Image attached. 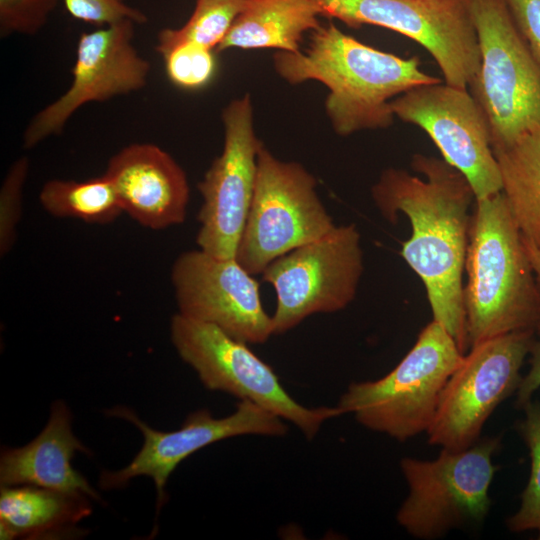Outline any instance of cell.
Instances as JSON below:
<instances>
[{
    "label": "cell",
    "instance_id": "d6986e66",
    "mask_svg": "<svg viewBox=\"0 0 540 540\" xmlns=\"http://www.w3.org/2000/svg\"><path fill=\"white\" fill-rule=\"evenodd\" d=\"M89 497L34 485L1 486V539L68 534L92 512Z\"/></svg>",
    "mask_w": 540,
    "mask_h": 540
},
{
    "label": "cell",
    "instance_id": "7c38bea8",
    "mask_svg": "<svg viewBox=\"0 0 540 540\" xmlns=\"http://www.w3.org/2000/svg\"><path fill=\"white\" fill-rule=\"evenodd\" d=\"M395 115L422 129L442 158L461 172L476 199L501 192L487 118L468 88L447 83L414 87L390 102Z\"/></svg>",
    "mask_w": 540,
    "mask_h": 540
},
{
    "label": "cell",
    "instance_id": "f546056e",
    "mask_svg": "<svg viewBox=\"0 0 540 540\" xmlns=\"http://www.w3.org/2000/svg\"><path fill=\"white\" fill-rule=\"evenodd\" d=\"M530 368L516 391V407L523 409L534 393L540 388V323L535 328V336L530 349Z\"/></svg>",
    "mask_w": 540,
    "mask_h": 540
},
{
    "label": "cell",
    "instance_id": "9a60e30c",
    "mask_svg": "<svg viewBox=\"0 0 540 540\" xmlns=\"http://www.w3.org/2000/svg\"><path fill=\"white\" fill-rule=\"evenodd\" d=\"M135 24L124 20L80 35L71 85L31 119L23 133L25 149L60 134L83 105L108 101L146 86L151 64L133 44Z\"/></svg>",
    "mask_w": 540,
    "mask_h": 540
},
{
    "label": "cell",
    "instance_id": "d4e9b609",
    "mask_svg": "<svg viewBox=\"0 0 540 540\" xmlns=\"http://www.w3.org/2000/svg\"><path fill=\"white\" fill-rule=\"evenodd\" d=\"M214 52L194 43L173 46L161 54L168 79L186 90L205 87L215 75Z\"/></svg>",
    "mask_w": 540,
    "mask_h": 540
},
{
    "label": "cell",
    "instance_id": "603a6c76",
    "mask_svg": "<svg viewBox=\"0 0 540 540\" xmlns=\"http://www.w3.org/2000/svg\"><path fill=\"white\" fill-rule=\"evenodd\" d=\"M244 5L245 0H197L182 27L159 32L156 51L161 55L173 46L194 43L216 52Z\"/></svg>",
    "mask_w": 540,
    "mask_h": 540
},
{
    "label": "cell",
    "instance_id": "4316f807",
    "mask_svg": "<svg viewBox=\"0 0 540 540\" xmlns=\"http://www.w3.org/2000/svg\"><path fill=\"white\" fill-rule=\"evenodd\" d=\"M57 0H0V36L34 35L46 24Z\"/></svg>",
    "mask_w": 540,
    "mask_h": 540
},
{
    "label": "cell",
    "instance_id": "44dd1931",
    "mask_svg": "<svg viewBox=\"0 0 540 540\" xmlns=\"http://www.w3.org/2000/svg\"><path fill=\"white\" fill-rule=\"evenodd\" d=\"M504 194L523 238L540 249V126L493 151Z\"/></svg>",
    "mask_w": 540,
    "mask_h": 540
},
{
    "label": "cell",
    "instance_id": "8992f818",
    "mask_svg": "<svg viewBox=\"0 0 540 540\" xmlns=\"http://www.w3.org/2000/svg\"><path fill=\"white\" fill-rule=\"evenodd\" d=\"M499 448L500 438L486 437L466 449H441L433 460L402 458L408 495L398 524L413 537L430 540L482 523L491 507L489 488L497 471L492 458Z\"/></svg>",
    "mask_w": 540,
    "mask_h": 540
},
{
    "label": "cell",
    "instance_id": "e0dca14e",
    "mask_svg": "<svg viewBox=\"0 0 540 540\" xmlns=\"http://www.w3.org/2000/svg\"><path fill=\"white\" fill-rule=\"evenodd\" d=\"M104 175L123 212L140 225L161 230L184 222L190 199L186 173L159 146L133 143L113 155Z\"/></svg>",
    "mask_w": 540,
    "mask_h": 540
},
{
    "label": "cell",
    "instance_id": "cb8c5ba5",
    "mask_svg": "<svg viewBox=\"0 0 540 540\" xmlns=\"http://www.w3.org/2000/svg\"><path fill=\"white\" fill-rule=\"evenodd\" d=\"M522 410L525 417L518 431L528 447L531 469L520 507L506 523L512 532L536 531L540 540V401L531 400Z\"/></svg>",
    "mask_w": 540,
    "mask_h": 540
},
{
    "label": "cell",
    "instance_id": "4dcf8cb0",
    "mask_svg": "<svg viewBox=\"0 0 540 540\" xmlns=\"http://www.w3.org/2000/svg\"><path fill=\"white\" fill-rule=\"evenodd\" d=\"M524 241L540 292V249L525 239Z\"/></svg>",
    "mask_w": 540,
    "mask_h": 540
},
{
    "label": "cell",
    "instance_id": "277c9868",
    "mask_svg": "<svg viewBox=\"0 0 540 540\" xmlns=\"http://www.w3.org/2000/svg\"><path fill=\"white\" fill-rule=\"evenodd\" d=\"M464 355L448 331L432 320L392 371L374 381L351 383L337 407L369 430L406 441L428 431L443 389Z\"/></svg>",
    "mask_w": 540,
    "mask_h": 540
},
{
    "label": "cell",
    "instance_id": "2e32d148",
    "mask_svg": "<svg viewBox=\"0 0 540 540\" xmlns=\"http://www.w3.org/2000/svg\"><path fill=\"white\" fill-rule=\"evenodd\" d=\"M171 281L180 314L213 324L247 344L265 343L274 334L260 285L236 258L186 251L174 261Z\"/></svg>",
    "mask_w": 540,
    "mask_h": 540
},
{
    "label": "cell",
    "instance_id": "30bf717a",
    "mask_svg": "<svg viewBox=\"0 0 540 540\" xmlns=\"http://www.w3.org/2000/svg\"><path fill=\"white\" fill-rule=\"evenodd\" d=\"M534 336L535 329L519 330L469 348L443 389L426 432L429 444L456 451L480 439L491 414L516 393Z\"/></svg>",
    "mask_w": 540,
    "mask_h": 540
},
{
    "label": "cell",
    "instance_id": "484cf974",
    "mask_svg": "<svg viewBox=\"0 0 540 540\" xmlns=\"http://www.w3.org/2000/svg\"><path fill=\"white\" fill-rule=\"evenodd\" d=\"M29 172L27 157L18 158L9 168L0 189V254L6 255L16 240L22 214L23 189Z\"/></svg>",
    "mask_w": 540,
    "mask_h": 540
},
{
    "label": "cell",
    "instance_id": "83f0119b",
    "mask_svg": "<svg viewBox=\"0 0 540 540\" xmlns=\"http://www.w3.org/2000/svg\"><path fill=\"white\" fill-rule=\"evenodd\" d=\"M64 5L73 18L101 27L124 20L136 24L147 21L145 14L127 5L126 0H64Z\"/></svg>",
    "mask_w": 540,
    "mask_h": 540
},
{
    "label": "cell",
    "instance_id": "ac0fdd59",
    "mask_svg": "<svg viewBox=\"0 0 540 540\" xmlns=\"http://www.w3.org/2000/svg\"><path fill=\"white\" fill-rule=\"evenodd\" d=\"M71 424L66 404L54 402L49 420L36 438L19 448L2 449L1 486L34 485L100 501L98 492L72 466L76 452L91 455V451L74 435Z\"/></svg>",
    "mask_w": 540,
    "mask_h": 540
},
{
    "label": "cell",
    "instance_id": "ba28073f",
    "mask_svg": "<svg viewBox=\"0 0 540 540\" xmlns=\"http://www.w3.org/2000/svg\"><path fill=\"white\" fill-rule=\"evenodd\" d=\"M316 185L300 163L282 161L261 146L254 194L236 254L249 273L261 274L278 257L336 226Z\"/></svg>",
    "mask_w": 540,
    "mask_h": 540
},
{
    "label": "cell",
    "instance_id": "5bb4252c",
    "mask_svg": "<svg viewBox=\"0 0 540 540\" xmlns=\"http://www.w3.org/2000/svg\"><path fill=\"white\" fill-rule=\"evenodd\" d=\"M107 414L135 425L143 434L144 443L126 467L102 472L99 486L104 490L120 489L135 477H150L156 489L157 512L165 503L169 476L196 451L231 437L283 436L288 431L281 417L248 400H240L235 411L222 418H215L207 409L194 411L174 431L151 428L127 407L112 408Z\"/></svg>",
    "mask_w": 540,
    "mask_h": 540
},
{
    "label": "cell",
    "instance_id": "8fae6325",
    "mask_svg": "<svg viewBox=\"0 0 540 540\" xmlns=\"http://www.w3.org/2000/svg\"><path fill=\"white\" fill-rule=\"evenodd\" d=\"M319 15L357 29L375 25L424 47L445 83L468 88L481 55L467 0H313Z\"/></svg>",
    "mask_w": 540,
    "mask_h": 540
},
{
    "label": "cell",
    "instance_id": "f1b7e54d",
    "mask_svg": "<svg viewBox=\"0 0 540 540\" xmlns=\"http://www.w3.org/2000/svg\"><path fill=\"white\" fill-rule=\"evenodd\" d=\"M514 21L540 65V0H506Z\"/></svg>",
    "mask_w": 540,
    "mask_h": 540
},
{
    "label": "cell",
    "instance_id": "5b68a950",
    "mask_svg": "<svg viewBox=\"0 0 540 540\" xmlns=\"http://www.w3.org/2000/svg\"><path fill=\"white\" fill-rule=\"evenodd\" d=\"M481 63L469 84L490 127L493 151L540 126V65L506 0H467Z\"/></svg>",
    "mask_w": 540,
    "mask_h": 540
},
{
    "label": "cell",
    "instance_id": "4fadbf2b",
    "mask_svg": "<svg viewBox=\"0 0 540 540\" xmlns=\"http://www.w3.org/2000/svg\"><path fill=\"white\" fill-rule=\"evenodd\" d=\"M224 146L198 184L202 205L196 237L199 249L219 258H236L250 210L263 143L253 124L248 94L222 112Z\"/></svg>",
    "mask_w": 540,
    "mask_h": 540
},
{
    "label": "cell",
    "instance_id": "3957f363",
    "mask_svg": "<svg viewBox=\"0 0 540 540\" xmlns=\"http://www.w3.org/2000/svg\"><path fill=\"white\" fill-rule=\"evenodd\" d=\"M469 348L540 323V292L504 194L476 199L465 261Z\"/></svg>",
    "mask_w": 540,
    "mask_h": 540
},
{
    "label": "cell",
    "instance_id": "ffe728a7",
    "mask_svg": "<svg viewBox=\"0 0 540 540\" xmlns=\"http://www.w3.org/2000/svg\"><path fill=\"white\" fill-rule=\"evenodd\" d=\"M318 16L313 0H245L216 52L230 48L299 52L303 35L321 26Z\"/></svg>",
    "mask_w": 540,
    "mask_h": 540
},
{
    "label": "cell",
    "instance_id": "9c48e42d",
    "mask_svg": "<svg viewBox=\"0 0 540 540\" xmlns=\"http://www.w3.org/2000/svg\"><path fill=\"white\" fill-rule=\"evenodd\" d=\"M364 271L361 235L355 224L335 226L271 262L261 273L276 293L274 334L285 333L316 313L345 309Z\"/></svg>",
    "mask_w": 540,
    "mask_h": 540
},
{
    "label": "cell",
    "instance_id": "7402d4cb",
    "mask_svg": "<svg viewBox=\"0 0 540 540\" xmlns=\"http://www.w3.org/2000/svg\"><path fill=\"white\" fill-rule=\"evenodd\" d=\"M39 200L52 216L91 224L111 223L123 213L116 191L104 174L82 181L49 180L41 188Z\"/></svg>",
    "mask_w": 540,
    "mask_h": 540
},
{
    "label": "cell",
    "instance_id": "7a4b0ae2",
    "mask_svg": "<svg viewBox=\"0 0 540 540\" xmlns=\"http://www.w3.org/2000/svg\"><path fill=\"white\" fill-rule=\"evenodd\" d=\"M276 72L292 85L308 80L324 84L325 110L334 131L348 136L391 126L390 102L406 91L442 82L420 69L417 56L402 58L368 46L333 23L312 32L304 52L278 51Z\"/></svg>",
    "mask_w": 540,
    "mask_h": 540
},
{
    "label": "cell",
    "instance_id": "6da1fadb",
    "mask_svg": "<svg viewBox=\"0 0 540 540\" xmlns=\"http://www.w3.org/2000/svg\"><path fill=\"white\" fill-rule=\"evenodd\" d=\"M411 168L385 169L371 188L372 200L391 224L408 218L411 236L400 255L421 279L434 321L469 350L463 274L474 191L465 176L443 158L414 154Z\"/></svg>",
    "mask_w": 540,
    "mask_h": 540
},
{
    "label": "cell",
    "instance_id": "52a82bcc",
    "mask_svg": "<svg viewBox=\"0 0 540 540\" xmlns=\"http://www.w3.org/2000/svg\"><path fill=\"white\" fill-rule=\"evenodd\" d=\"M170 336L180 358L193 368L208 390L251 401L294 424L308 440L317 435L325 421L343 415L337 406L301 405L247 343L213 324L178 312L171 318Z\"/></svg>",
    "mask_w": 540,
    "mask_h": 540
}]
</instances>
